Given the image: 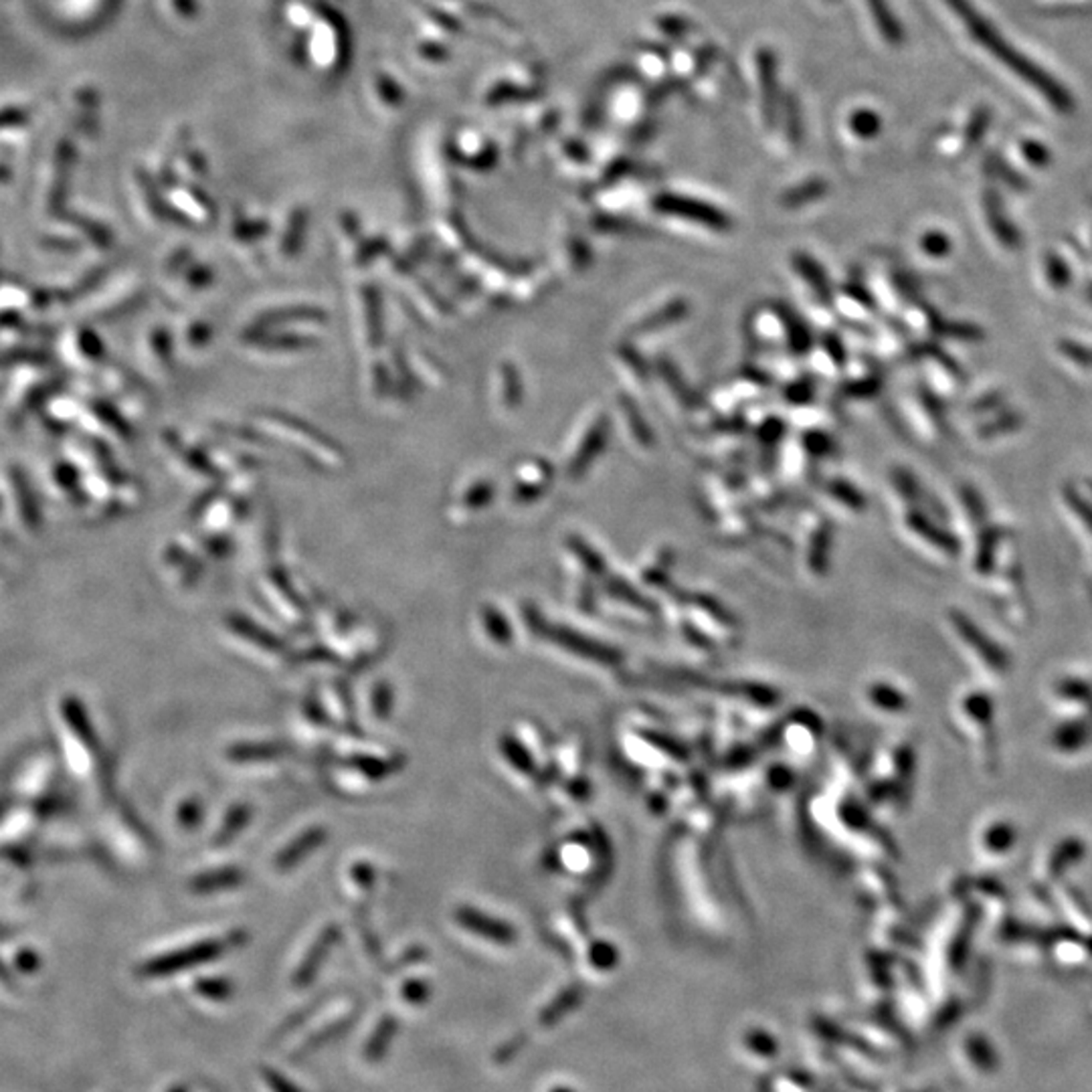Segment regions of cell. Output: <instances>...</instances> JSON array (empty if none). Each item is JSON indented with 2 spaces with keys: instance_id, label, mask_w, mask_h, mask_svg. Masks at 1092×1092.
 Masks as SVG:
<instances>
[{
  "instance_id": "cell-11",
  "label": "cell",
  "mask_w": 1092,
  "mask_h": 1092,
  "mask_svg": "<svg viewBox=\"0 0 1092 1092\" xmlns=\"http://www.w3.org/2000/svg\"><path fill=\"white\" fill-rule=\"evenodd\" d=\"M1044 269H1046V278H1048L1050 285L1056 289H1064L1072 282L1070 267L1058 253H1048L1046 255Z\"/></svg>"
},
{
  "instance_id": "cell-10",
  "label": "cell",
  "mask_w": 1092,
  "mask_h": 1092,
  "mask_svg": "<svg viewBox=\"0 0 1092 1092\" xmlns=\"http://www.w3.org/2000/svg\"><path fill=\"white\" fill-rule=\"evenodd\" d=\"M795 267L799 269L801 276H804L811 284V287L815 289V294L824 302H828L830 300V284L826 280L824 269L819 267L811 258H808V255H797Z\"/></svg>"
},
{
  "instance_id": "cell-24",
  "label": "cell",
  "mask_w": 1092,
  "mask_h": 1092,
  "mask_svg": "<svg viewBox=\"0 0 1092 1092\" xmlns=\"http://www.w3.org/2000/svg\"><path fill=\"white\" fill-rule=\"evenodd\" d=\"M831 494H833L837 500H840L842 504L850 506V508L860 510V508L866 506L864 496L860 494V491L855 489L853 486L846 484V482H833V484H831Z\"/></svg>"
},
{
  "instance_id": "cell-13",
  "label": "cell",
  "mask_w": 1092,
  "mask_h": 1092,
  "mask_svg": "<svg viewBox=\"0 0 1092 1092\" xmlns=\"http://www.w3.org/2000/svg\"><path fill=\"white\" fill-rule=\"evenodd\" d=\"M336 939V928H328V931L320 937L316 949L309 953V957L306 959V963L302 965V971H300V981H307L309 977L314 975V969H318V963L324 959V953L328 951V946L330 943H334Z\"/></svg>"
},
{
  "instance_id": "cell-14",
  "label": "cell",
  "mask_w": 1092,
  "mask_h": 1092,
  "mask_svg": "<svg viewBox=\"0 0 1092 1092\" xmlns=\"http://www.w3.org/2000/svg\"><path fill=\"white\" fill-rule=\"evenodd\" d=\"M1058 351L1062 353V356L1068 362L1074 364V367H1079V369H1090L1092 367V349H1088V346L1082 342L1062 340L1058 344Z\"/></svg>"
},
{
  "instance_id": "cell-9",
  "label": "cell",
  "mask_w": 1092,
  "mask_h": 1092,
  "mask_svg": "<svg viewBox=\"0 0 1092 1092\" xmlns=\"http://www.w3.org/2000/svg\"><path fill=\"white\" fill-rule=\"evenodd\" d=\"M241 880H243L241 870L223 868V870H215V872H209V874H203V876L194 878L193 890L194 892H216V890L237 886Z\"/></svg>"
},
{
  "instance_id": "cell-27",
  "label": "cell",
  "mask_w": 1092,
  "mask_h": 1092,
  "mask_svg": "<svg viewBox=\"0 0 1092 1092\" xmlns=\"http://www.w3.org/2000/svg\"><path fill=\"white\" fill-rule=\"evenodd\" d=\"M961 496H963L965 508H967V512H969V516H971L973 520H983V518H986V504H983L981 496L977 494V491H975L973 488H965V489L961 491Z\"/></svg>"
},
{
  "instance_id": "cell-31",
  "label": "cell",
  "mask_w": 1092,
  "mask_h": 1092,
  "mask_svg": "<svg viewBox=\"0 0 1092 1092\" xmlns=\"http://www.w3.org/2000/svg\"><path fill=\"white\" fill-rule=\"evenodd\" d=\"M391 700H393V698H391V692H389L385 686H380V690H376V696H375V704H376L375 708H376V715H378V717H387Z\"/></svg>"
},
{
  "instance_id": "cell-23",
  "label": "cell",
  "mask_w": 1092,
  "mask_h": 1092,
  "mask_svg": "<svg viewBox=\"0 0 1092 1092\" xmlns=\"http://www.w3.org/2000/svg\"><path fill=\"white\" fill-rule=\"evenodd\" d=\"M1019 148H1022L1024 158H1026L1030 164H1034V167H1040V169H1042V167H1048L1050 160H1052L1050 150L1046 148V146H1044L1042 142H1037V140H1024L1022 146H1019Z\"/></svg>"
},
{
  "instance_id": "cell-6",
  "label": "cell",
  "mask_w": 1092,
  "mask_h": 1092,
  "mask_svg": "<svg viewBox=\"0 0 1092 1092\" xmlns=\"http://www.w3.org/2000/svg\"><path fill=\"white\" fill-rule=\"evenodd\" d=\"M906 522H908L910 528H913L915 533H919V536H922L924 540L935 544L937 549H941L943 553L955 555V553L959 551L957 538H955L953 535H949V533H944L943 528H939L935 522H931L926 516H922L921 512H908Z\"/></svg>"
},
{
  "instance_id": "cell-30",
  "label": "cell",
  "mask_w": 1092,
  "mask_h": 1092,
  "mask_svg": "<svg viewBox=\"0 0 1092 1092\" xmlns=\"http://www.w3.org/2000/svg\"><path fill=\"white\" fill-rule=\"evenodd\" d=\"M626 411H627L629 417L633 419L631 427H633V431H635V435H637V440H640V442H649V431H648V427H646V423H644L642 415L637 417V413H635V409H633L631 403H626Z\"/></svg>"
},
{
  "instance_id": "cell-3",
  "label": "cell",
  "mask_w": 1092,
  "mask_h": 1092,
  "mask_svg": "<svg viewBox=\"0 0 1092 1092\" xmlns=\"http://www.w3.org/2000/svg\"><path fill=\"white\" fill-rule=\"evenodd\" d=\"M223 943L221 941H207V943H196L187 946V949H180L169 957H162L152 961L148 967L150 975H169V973H178L180 969H189L194 967V965L200 963H209L216 957H221L223 953Z\"/></svg>"
},
{
  "instance_id": "cell-32",
  "label": "cell",
  "mask_w": 1092,
  "mask_h": 1092,
  "mask_svg": "<svg viewBox=\"0 0 1092 1092\" xmlns=\"http://www.w3.org/2000/svg\"><path fill=\"white\" fill-rule=\"evenodd\" d=\"M180 815H182V822H185L187 826H194L196 819L200 817V809L196 804H187L185 808L180 809Z\"/></svg>"
},
{
  "instance_id": "cell-29",
  "label": "cell",
  "mask_w": 1092,
  "mask_h": 1092,
  "mask_svg": "<svg viewBox=\"0 0 1092 1092\" xmlns=\"http://www.w3.org/2000/svg\"><path fill=\"white\" fill-rule=\"evenodd\" d=\"M897 488L902 491V496L906 500H917V482L913 476H908V473H904V471H899Z\"/></svg>"
},
{
  "instance_id": "cell-12",
  "label": "cell",
  "mask_w": 1092,
  "mask_h": 1092,
  "mask_svg": "<svg viewBox=\"0 0 1092 1092\" xmlns=\"http://www.w3.org/2000/svg\"><path fill=\"white\" fill-rule=\"evenodd\" d=\"M684 314H686V304H684V302L670 304V306H666V307L662 309V312H655V314L648 316V318L642 322L640 330H642V332L658 330V328H662V326H666V324H670V322H673V320L682 318Z\"/></svg>"
},
{
  "instance_id": "cell-2",
  "label": "cell",
  "mask_w": 1092,
  "mask_h": 1092,
  "mask_svg": "<svg viewBox=\"0 0 1092 1092\" xmlns=\"http://www.w3.org/2000/svg\"><path fill=\"white\" fill-rule=\"evenodd\" d=\"M653 205L660 213L690 218V221L702 223V225L715 229V231L731 229V218H728L717 207L700 203V200H696V198H684L678 194H662V196L655 198Z\"/></svg>"
},
{
  "instance_id": "cell-19",
  "label": "cell",
  "mask_w": 1092,
  "mask_h": 1092,
  "mask_svg": "<svg viewBox=\"0 0 1092 1092\" xmlns=\"http://www.w3.org/2000/svg\"><path fill=\"white\" fill-rule=\"evenodd\" d=\"M852 127L858 136L872 138V136H876L880 130V118L874 112H870V109H860V112H855L852 116Z\"/></svg>"
},
{
  "instance_id": "cell-28",
  "label": "cell",
  "mask_w": 1092,
  "mask_h": 1092,
  "mask_svg": "<svg viewBox=\"0 0 1092 1092\" xmlns=\"http://www.w3.org/2000/svg\"><path fill=\"white\" fill-rule=\"evenodd\" d=\"M198 991L205 993L207 997L216 999V997H225L229 993V986L225 981H216V979L215 981H203V983H198Z\"/></svg>"
},
{
  "instance_id": "cell-16",
  "label": "cell",
  "mask_w": 1092,
  "mask_h": 1092,
  "mask_svg": "<svg viewBox=\"0 0 1092 1092\" xmlns=\"http://www.w3.org/2000/svg\"><path fill=\"white\" fill-rule=\"evenodd\" d=\"M988 169H990L993 174H997L1001 180L1008 182L1010 187H1013V189H1026L1024 176L1019 174L1017 171H1013V169L1010 167V164H1006V160L1001 158L999 154H990V156H988Z\"/></svg>"
},
{
  "instance_id": "cell-20",
  "label": "cell",
  "mask_w": 1092,
  "mask_h": 1092,
  "mask_svg": "<svg viewBox=\"0 0 1092 1092\" xmlns=\"http://www.w3.org/2000/svg\"><path fill=\"white\" fill-rule=\"evenodd\" d=\"M761 80H762V96L764 102L769 103V112H773L775 102V61L771 55H761Z\"/></svg>"
},
{
  "instance_id": "cell-8",
  "label": "cell",
  "mask_w": 1092,
  "mask_h": 1092,
  "mask_svg": "<svg viewBox=\"0 0 1092 1092\" xmlns=\"http://www.w3.org/2000/svg\"><path fill=\"white\" fill-rule=\"evenodd\" d=\"M870 12L874 16V23H876L880 34L890 45H899L904 39V29L902 25L897 21L895 12L888 7L886 0H866Z\"/></svg>"
},
{
  "instance_id": "cell-4",
  "label": "cell",
  "mask_w": 1092,
  "mask_h": 1092,
  "mask_svg": "<svg viewBox=\"0 0 1092 1092\" xmlns=\"http://www.w3.org/2000/svg\"><path fill=\"white\" fill-rule=\"evenodd\" d=\"M983 209H986L988 225L991 233L997 237V241L1006 249H1019V245H1022V235H1019L1015 225L1008 218L1004 203H1001L997 193L986 191V194H983Z\"/></svg>"
},
{
  "instance_id": "cell-25",
  "label": "cell",
  "mask_w": 1092,
  "mask_h": 1092,
  "mask_svg": "<svg viewBox=\"0 0 1092 1092\" xmlns=\"http://www.w3.org/2000/svg\"><path fill=\"white\" fill-rule=\"evenodd\" d=\"M1017 427H1022V417L1015 415V413H1012V415H1004V417H999V419H997V421H993V423L983 425V427L979 429V433H981L983 437H993V435H1001V433H1010V431H1015Z\"/></svg>"
},
{
  "instance_id": "cell-33",
  "label": "cell",
  "mask_w": 1092,
  "mask_h": 1092,
  "mask_svg": "<svg viewBox=\"0 0 1092 1092\" xmlns=\"http://www.w3.org/2000/svg\"><path fill=\"white\" fill-rule=\"evenodd\" d=\"M1086 298L1092 302V285H1088V287H1086Z\"/></svg>"
},
{
  "instance_id": "cell-26",
  "label": "cell",
  "mask_w": 1092,
  "mask_h": 1092,
  "mask_svg": "<svg viewBox=\"0 0 1092 1092\" xmlns=\"http://www.w3.org/2000/svg\"><path fill=\"white\" fill-rule=\"evenodd\" d=\"M278 753H282L280 746L262 744V746H239V749H233V751H231V757L239 759V761H249V759H255V757H273V755H278Z\"/></svg>"
},
{
  "instance_id": "cell-22",
  "label": "cell",
  "mask_w": 1092,
  "mask_h": 1092,
  "mask_svg": "<svg viewBox=\"0 0 1092 1092\" xmlns=\"http://www.w3.org/2000/svg\"><path fill=\"white\" fill-rule=\"evenodd\" d=\"M990 120H991L990 109H986V107L975 109L969 124H967V130H965V138H967V144H975L983 138V134H986L988 125H990Z\"/></svg>"
},
{
  "instance_id": "cell-18",
  "label": "cell",
  "mask_w": 1092,
  "mask_h": 1092,
  "mask_svg": "<svg viewBox=\"0 0 1092 1092\" xmlns=\"http://www.w3.org/2000/svg\"><path fill=\"white\" fill-rule=\"evenodd\" d=\"M1064 502L1092 531V504L1074 488H1064Z\"/></svg>"
},
{
  "instance_id": "cell-1",
  "label": "cell",
  "mask_w": 1092,
  "mask_h": 1092,
  "mask_svg": "<svg viewBox=\"0 0 1092 1092\" xmlns=\"http://www.w3.org/2000/svg\"><path fill=\"white\" fill-rule=\"evenodd\" d=\"M943 3L957 14V18L965 27H967L975 43H979L988 53H991L995 59H999L1010 71H1013L1024 83L1035 89L1054 109H1058L1062 114L1072 112L1077 103H1074L1070 91L1054 76H1050L1044 67L1032 61L1022 51H1017L1012 43H1008L1004 36H1001L999 29L988 21L986 14L977 11L971 0H943Z\"/></svg>"
},
{
  "instance_id": "cell-7",
  "label": "cell",
  "mask_w": 1092,
  "mask_h": 1092,
  "mask_svg": "<svg viewBox=\"0 0 1092 1092\" xmlns=\"http://www.w3.org/2000/svg\"><path fill=\"white\" fill-rule=\"evenodd\" d=\"M326 840V831L316 828V830H307L306 833H302L298 840L291 842L284 852H280L276 866L280 870H287L291 866H296L300 860H304L309 852H314L316 848H320Z\"/></svg>"
},
{
  "instance_id": "cell-21",
  "label": "cell",
  "mask_w": 1092,
  "mask_h": 1092,
  "mask_svg": "<svg viewBox=\"0 0 1092 1092\" xmlns=\"http://www.w3.org/2000/svg\"><path fill=\"white\" fill-rule=\"evenodd\" d=\"M937 332L944 334V336H953V338H963L967 342H977L983 338V330L979 326L973 324H937Z\"/></svg>"
},
{
  "instance_id": "cell-5",
  "label": "cell",
  "mask_w": 1092,
  "mask_h": 1092,
  "mask_svg": "<svg viewBox=\"0 0 1092 1092\" xmlns=\"http://www.w3.org/2000/svg\"><path fill=\"white\" fill-rule=\"evenodd\" d=\"M607 431H609V423L605 421V419H599V421L595 423V427L587 433L585 442L580 444L579 453L575 455V460H573V464H571V473H573L575 478L580 476V473L585 471V469L589 467V464L597 458L599 451L603 449L605 440H607Z\"/></svg>"
},
{
  "instance_id": "cell-17",
  "label": "cell",
  "mask_w": 1092,
  "mask_h": 1092,
  "mask_svg": "<svg viewBox=\"0 0 1092 1092\" xmlns=\"http://www.w3.org/2000/svg\"><path fill=\"white\" fill-rule=\"evenodd\" d=\"M921 247L926 255H931V258H944V255H949L951 251V239L941 231H928L922 235Z\"/></svg>"
},
{
  "instance_id": "cell-15",
  "label": "cell",
  "mask_w": 1092,
  "mask_h": 1092,
  "mask_svg": "<svg viewBox=\"0 0 1092 1092\" xmlns=\"http://www.w3.org/2000/svg\"><path fill=\"white\" fill-rule=\"evenodd\" d=\"M249 817H251L249 808H245V806L233 808L225 819V826H223L221 833L216 835V844H227L233 835H237L245 828V824L249 822Z\"/></svg>"
}]
</instances>
